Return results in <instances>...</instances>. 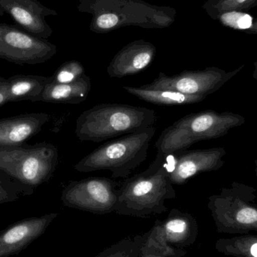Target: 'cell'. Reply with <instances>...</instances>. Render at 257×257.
<instances>
[{
	"label": "cell",
	"mask_w": 257,
	"mask_h": 257,
	"mask_svg": "<svg viewBox=\"0 0 257 257\" xmlns=\"http://www.w3.org/2000/svg\"><path fill=\"white\" fill-rule=\"evenodd\" d=\"M166 159V156L157 152L146 170L125 179L117 190V214L145 218L168 211L165 202L175 199L176 192Z\"/></svg>",
	"instance_id": "6da1fadb"
},
{
	"label": "cell",
	"mask_w": 257,
	"mask_h": 257,
	"mask_svg": "<svg viewBox=\"0 0 257 257\" xmlns=\"http://www.w3.org/2000/svg\"><path fill=\"white\" fill-rule=\"evenodd\" d=\"M154 110L126 104H100L80 114L75 135L81 142H100L154 126Z\"/></svg>",
	"instance_id": "7a4b0ae2"
},
{
	"label": "cell",
	"mask_w": 257,
	"mask_h": 257,
	"mask_svg": "<svg viewBox=\"0 0 257 257\" xmlns=\"http://www.w3.org/2000/svg\"><path fill=\"white\" fill-rule=\"evenodd\" d=\"M245 123V118L232 112L205 110L181 117L165 128L155 143L159 153L169 156L184 151L200 141L218 139L232 128Z\"/></svg>",
	"instance_id": "3957f363"
},
{
	"label": "cell",
	"mask_w": 257,
	"mask_h": 257,
	"mask_svg": "<svg viewBox=\"0 0 257 257\" xmlns=\"http://www.w3.org/2000/svg\"><path fill=\"white\" fill-rule=\"evenodd\" d=\"M154 126L128 134L101 145L81 159L74 169L79 172L108 170L113 178H127L148 157Z\"/></svg>",
	"instance_id": "277c9868"
},
{
	"label": "cell",
	"mask_w": 257,
	"mask_h": 257,
	"mask_svg": "<svg viewBox=\"0 0 257 257\" xmlns=\"http://www.w3.org/2000/svg\"><path fill=\"white\" fill-rule=\"evenodd\" d=\"M58 163V149L51 143L0 146V172L34 191L51 179Z\"/></svg>",
	"instance_id": "5b68a950"
},
{
	"label": "cell",
	"mask_w": 257,
	"mask_h": 257,
	"mask_svg": "<svg viewBox=\"0 0 257 257\" xmlns=\"http://www.w3.org/2000/svg\"><path fill=\"white\" fill-rule=\"evenodd\" d=\"M256 192L254 187L232 182L208 198V207L217 232L230 235L257 232Z\"/></svg>",
	"instance_id": "8992f818"
},
{
	"label": "cell",
	"mask_w": 257,
	"mask_h": 257,
	"mask_svg": "<svg viewBox=\"0 0 257 257\" xmlns=\"http://www.w3.org/2000/svg\"><path fill=\"white\" fill-rule=\"evenodd\" d=\"M120 184L107 178L73 181L65 187L61 200L65 206L93 214L115 212Z\"/></svg>",
	"instance_id": "52a82bcc"
},
{
	"label": "cell",
	"mask_w": 257,
	"mask_h": 257,
	"mask_svg": "<svg viewBox=\"0 0 257 257\" xmlns=\"http://www.w3.org/2000/svg\"><path fill=\"white\" fill-rule=\"evenodd\" d=\"M57 47L16 26L0 24V59L18 65H36L54 57Z\"/></svg>",
	"instance_id": "ba28073f"
},
{
	"label": "cell",
	"mask_w": 257,
	"mask_h": 257,
	"mask_svg": "<svg viewBox=\"0 0 257 257\" xmlns=\"http://www.w3.org/2000/svg\"><path fill=\"white\" fill-rule=\"evenodd\" d=\"M245 65L231 72L217 67H208L203 70L184 71L178 75L168 76L160 72L158 78L144 87L150 89L169 90L187 95L207 97L221 88L231 78L244 69Z\"/></svg>",
	"instance_id": "9c48e42d"
},
{
	"label": "cell",
	"mask_w": 257,
	"mask_h": 257,
	"mask_svg": "<svg viewBox=\"0 0 257 257\" xmlns=\"http://www.w3.org/2000/svg\"><path fill=\"white\" fill-rule=\"evenodd\" d=\"M173 163L169 170L173 185H183L190 178L203 172H214L223 167L226 154L223 148L179 151L174 153Z\"/></svg>",
	"instance_id": "30bf717a"
},
{
	"label": "cell",
	"mask_w": 257,
	"mask_h": 257,
	"mask_svg": "<svg viewBox=\"0 0 257 257\" xmlns=\"http://www.w3.org/2000/svg\"><path fill=\"white\" fill-rule=\"evenodd\" d=\"M5 15H10L27 33L47 39L53 30L45 18L57 13L37 0H0V16Z\"/></svg>",
	"instance_id": "8fae6325"
},
{
	"label": "cell",
	"mask_w": 257,
	"mask_h": 257,
	"mask_svg": "<svg viewBox=\"0 0 257 257\" xmlns=\"http://www.w3.org/2000/svg\"><path fill=\"white\" fill-rule=\"evenodd\" d=\"M57 216V213H51L24 219L0 232V257H10L21 253L45 233Z\"/></svg>",
	"instance_id": "7c38bea8"
},
{
	"label": "cell",
	"mask_w": 257,
	"mask_h": 257,
	"mask_svg": "<svg viewBox=\"0 0 257 257\" xmlns=\"http://www.w3.org/2000/svg\"><path fill=\"white\" fill-rule=\"evenodd\" d=\"M151 231L159 241L177 248L194 244L199 233L195 217L178 208L171 210L163 221L157 220Z\"/></svg>",
	"instance_id": "4fadbf2b"
},
{
	"label": "cell",
	"mask_w": 257,
	"mask_h": 257,
	"mask_svg": "<svg viewBox=\"0 0 257 257\" xmlns=\"http://www.w3.org/2000/svg\"><path fill=\"white\" fill-rule=\"evenodd\" d=\"M156 48L145 41H136L120 50L110 63L107 72L111 78L134 75L148 67L154 60Z\"/></svg>",
	"instance_id": "5bb4252c"
},
{
	"label": "cell",
	"mask_w": 257,
	"mask_h": 257,
	"mask_svg": "<svg viewBox=\"0 0 257 257\" xmlns=\"http://www.w3.org/2000/svg\"><path fill=\"white\" fill-rule=\"evenodd\" d=\"M50 118L47 113H30L0 119V146L26 144L42 130Z\"/></svg>",
	"instance_id": "9a60e30c"
},
{
	"label": "cell",
	"mask_w": 257,
	"mask_h": 257,
	"mask_svg": "<svg viewBox=\"0 0 257 257\" xmlns=\"http://www.w3.org/2000/svg\"><path fill=\"white\" fill-rule=\"evenodd\" d=\"M91 87L90 77L86 74L70 84L51 82L47 84L39 101L50 103L78 105L87 99Z\"/></svg>",
	"instance_id": "2e32d148"
},
{
	"label": "cell",
	"mask_w": 257,
	"mask_h": 257,
	"mask_svg": "<svg viewBox=\"0 0 257 257\" xmlns=\"http://www.w3.org/2000/svg\"><path fill=\"white\" fill-rule=\"evenodd\" d=\"M51 77L36 75H16L8 78V91L10 102L30 100L39 102Z\"/></svg>",
	"instance_id": "e0dca14e"
},
{
	"label": "cell",
	"mask_w": 257,
	"mask_h": 257,
	"mask_svg": "<svg viewBox=\"0 0 257 257\" xmlns=\"http://www.w3.org/2000/svg\"><path fill=\"white\" fill-rule=\"evenodd\" d=\"M123 89L130 94L133 95L142 100L157 105L174 106L192 105L202 102L206 99L205 96L184 94L174 90L147 88L143 85L140 87L124 86Z\"/></svg>",
	"instance_id": "ac0fdd59"
},
{
	"label": "cell",
	"mask_w": 257,
	"mask_h": 257,
	"mask_svg": "<svg viewBox=\"0 0 257 257\" xmlns=\"http://www.w3.org/2000/svg\"><path fill=\"white\" fill-rule=\"evenodd\" d=\"M217 252L232 257H257V235H241L220 238L215 244Z\"/></svg>",
	"instance_id": "d6986e66"
},
{
	"label": "cell",
	"mask_w": 257,
	"mask_h": 257,
	"mask_svg": "<svg viewBox=\"0 0 257 257\" xmlns=\"http://www.w3.org/2000/svg\"><path fill=\"white\" fill-rule=\"evenodd\" d=\"M148 235V232L143 235L123 238L94 257H139Z\"/></svg>",
	"instance_id": "ffe728a7"
},
{
	"label": "cell",
	"mask_w": 257,
	"mask_h": 257,
	"mask_svg": "<svg viewBox=\"0 0 257 257\" xmlns=\"http://www.w3.org/2000/svg\"><path fill=\"white\" fill-rule=\"evenodd\" d=\"M257 6V0H208L203 8L214 19L219 14L226 12H247Z\"/></svg>",
	"instance_id": "44dd1931"
},
{
	"label": "cell",
	"mask_w": 257,
	"mask_h": 257,
	"mask_svg": "<svg viewBox=\"0 0 257 257\" xmlns=\"http://www.w3.org/2000/svg\"><path fill=\"white\" fill-rule=\"evenodd\" d=\"M33 193L34 190L27 188L0 172V205L15 202L21 196H30Z\"/></svg>",
	"instance_id": "7402d4cb"
},
{
	"label": "cell",
	"mask_w": 257,
	"mask_h": 257,
	"mask_svg": "<svg viewBox=\"0 0 257 257\" xmlns=\"http://www.w3.org/2000/svg\"><path fill=\"white\" fill-rule=\"evenodd\" d=\"M186 254L187 251L183 248L163 247L159 244L151 231H149L148 238L142 245L139 257H182Z\"/></svg>",
	"instance_id": "603a6c76"
},
{
	"label": "cell",
	"mask_w": 257,
	"mask_h": 257,
	"mask_svg": "<svg viewBox=\"0 0 257 257\" xmlns=\"http://www.w3.org/2000/svg\"><path fill=\"white\" fill-rule=\"evenodd\" d=\"M85 74L84 68L77 60L66 62L57 69L51 77V82L54 84H70Z\"/></svg>",
	"instance_id": "cb8c5ba5"
},
{
	"label": "cell",
	"mask_w": 257,
	"mask_h": 257,
	"mask_svg": "<svg viewBox=\"0 0 257 257\" xmlns=\"http://www.w3.org/2000/svg\"><path fill=\"white\" fill-rule=\"evenodd\" d=\"M214 20H217L225 27L244 32L250 30L253 24V18L251 15L246 12L235 11L219 14Z\"/></svg>",
	"instance_id": "d4e9b609"
},
{
	"label": "cell",
	"mask_w": 257,
	"mask_h": 257,
	"mask_svg": "<svg viewBox=\"0 0 257 257\" xmlns=\"http://www.w3.org/2000/svg\"><path fill=\"white\" fill-rule=\"evenodd\" d=\"M119 24V18L113 13H104L95 18L93 25L95 29L99 30H110L117 27Z\"/></svg>",
	"instance_id": "484cf974"
},
{
	"label": "cell",
	"mask_w": 257,
	"mask_h": 257,
	"mask_svg": "<svg viewBox=\"0 0 257 257\" xmlns=\"http://www.w3.org/2000/svg\"><path fill=\"white\" fill-rule=\"evenodd\" d=\"M9 100V91H8L7 79L0 77V107L6 105Z\"/></svg>",
	"instance_id": "4316f807"
},
{
	"label": "cell",
	"mask_w": 257,
	"mask_h": 257,
	"mask_svg": "<svg viewBox=\"0 0 257 257\" xmlns=\"http://www.w3.org/2000/svg\"><path fill=\"white\" fill-rule=\"evenodd\" d=\"M247 34L257 35V20L256 21H253V27L245 32Z\"/></svg>",
	"instance_id": "83f0119b"
},
{
	"label": "cell",
	"mask_w": 257,
	"mask_h": 257,
	"mask_svg": "<svg viewBox=\"0 0 257 257\" xmlns=\"http://www.w3.org/2000/svg\"><path fill=\"white\" fill-rule=\"evenodd\" d=\"M253 78L257 81V60L254 63V71L253 72Z\"/></svg>",
	"instance_id": "f1b7e54d"
},
{
	"label": "cell",
	"mask_w": 257,
	"mask_h": 257,
	"mask_svg": "<svg viewBox=\"0 0 257 257\" xmlns=\"http://www.w3.org/2000/svg\"><path fill=\"white\" fill-rule=\"evenodd\" d=\"M255 166H256V168H255V172H256V175L257 177V160H255Z\"/></svg>",
	"instance_id": "f546056e"
}]
</instances>
